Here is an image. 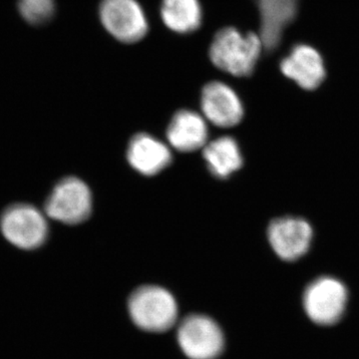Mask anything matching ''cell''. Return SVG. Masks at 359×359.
I'll use <instances>...</instances> for the list:
<instances>
[{
    "mask_svg": "<svg viewBox=\"0 0 359 359\" xmlns=\"http://www.w3.org/2000/svg\"><path fill=\"white\" fill-rule=\"evenodd\" d=\"M45 212L35 205L18 203L0 215V231L9 244L23 250L43 247L49 235Z\"/></svg>",
    "mask_w": 359,
    "mask_h": 359,
    "instance_id": "cell-2",
    "label": "cell"
},
{
    "mask_svg": "<svg viewBox=\"0 0 359 359\" xmlns=\"http://www.w3.org/2000/svg\"><path fill=\"white\" fill-rule=\"evenodd\" d=\"M127 159L139 173L155 176L169 166L172 154L163 142L151 135L140 133L135 135L130 141Z\"/></svg>",
    "mask_w": 359,
    "mask_h": 359,
    "instance_id": "cell-12",
    "label": "cell"
},
{
    "mask_svg": "<svg viewBox=\"0 0 359 359\" xmlns=\"http://www.w3.org/2000/svg\"><path fill=\"white\" fill-rule=\"evenodd\" d=\"M207 123L199 113L180 110L170 122L167 138L172 147L180 152H195L208 143Z\"/></svg>",
    "mask_w": 359,
    "mask_h": 359,
    "instance_id": "cell-13",
    "label": "cell"
},
{
    "mask_svg": "<svg viewBox=\"0 0 359 359\" xmlns=\"http://www.w3.org/2000/svg\"><path fill=\"white\" fill-rule=\"evenodd\" d=\"M201 107L208 121L221 128H231L242 121L244 107L240 97L229 85L219 81L205 84Z\"/></svg>",
    "mask_w": 359,
    "mask_h": 359,
    "instance_id": "cell-10",
    "label": "cell"
},
{
    "mask_svg": "<svg viewBox=\"0 0 359 359\" xmlns=\"http://www.w3.org/2000/svg\"><path fill=\"white\" fill-rule=\"evenodd\" d=\"M18 11L26 22L42 25L53 18L55 2L54 0H20Z\"/></svg>",
    "mask_w": 359,
    "mask_h": 359,
    "instance_id": "cell-16",
    "label": "cell"
},
{
    "mask_svg": "<svg viewBox=\"0 0 359 359\" xmlns=\"http://www.w3.org/2000/svg\"><path fill=\"white\" fill-rule=\"evenodd\" d=\"M99 18L106 32L122 43H136L148 32L147 18L137 0H102Z\"/></svg>",
    "mask_w": 359,
    "mask_h": 359,
    "instance_id": "cell-5",
    "label": "cell"
},
{
    "mask_svg": "<svg viewBox=\"0 0 359 359\" xmlns=\"http://www.w3.org/2000/svg\"><path fill=\"white\" fill-rule=\"evenodd\" d=\"M313 231L308 221L295 217L273 219L268 229V240L276 256L294 262L311 249Z\"/></svg>",
    "mask_w": 359,
    "mask_h": 359,
    "instance_id": "cell-8",
    "label": "cell"
},
{
    "mask_svg": "<svg viewBox=\"0 0 359 359\" xmlns=\"http://www.w3.org/2000/svg\"><path fill=\"white\" fill-rule=\"evenodd\" d=\"M280 68L287 79L308 91L318 89L327 78L323 56L311 45H295L283 59Z\"/></svg>",
    "mask_w": 359,
    "mask_h": 359,
    "instance_id": "cell-11",
    "label": "cell"
},
{
    "mask_svg": "<svg viewBox=\"0 0 359 359\" xmlns=\"http://www.w3.org/2000/svg\"><path fill=\"white\" fill-rule=\"evenodd\" d=\"M347 297L344 283L337 278L323 276L309 283L304 290V311L316 325H335L346 311Z\"/></svg>",
    "mask_w": 359,
    "mask_h": 359,
    "instance_id": "cell-6",
    "label": "cell"
},
{
    "mask_svg": "<svg viewBox=\"0 0 359 359\" xmlns=\"http://www.w3.org/2000/svg\"><path fill=\"white\" fill-rule=\"evenodd\" d=\"M161 18L173 32L188 34L202 25V6L199 0H162Z\"/></svg>",
    "mask_w": 359,
    "mask_h": 359,
    "instance_id": "cell-15",
    "label": "cell"
},
{
    "mask_svg": "<svg viewBox=\"0 0 359 359\" xmlns=\"http://www.w3.org/2000/svg\"><path fill=\"white\" fill-rule=\"evenodd\" d=\"M178 341L190 359H216L224 349L221 328L212 318L201 314H192L182 320Z\"/></svg>",
    "mask_w": 359,
    "mask_h": 359,
    "instance_id": "cell-7",
    "label": "cell"
},
{
    "mask_svg": "<svg viewBox=\"0 0 359 359\" xmlns=\"http://www.w3.org/2000/svg\"><path fill=\"white\" fill-rule=\"evenodd\" d=\"M264 42L259 32H242L235 27L219 30L210 45L212 65L236 77H248L256 69Z\"/></svg>",
    "mask_w": 359,
    "mask_h": 359,
    "instance_id": "cell-1",
    "label": "cell"
},
{
    "mask_svg": "<svg viewBox=\"0 0 359 359\" xmlns=\"http://www.w3.org/2000/svg\"><path fill=\"white\" fill-rule=\"evenodd\" d=\"M92 211L90 189L77 177H66L56 184L45 201L47 218L61 224H78L89 218Z\"/></svg>",
    "mask_w": 359,
    "mask_h": 359,
    "instance_id": "cell-4",
    "label": "cell"
},
{
    "mask_svg": "<svg viewBox=\"0 0 359 359\" xmlns=\"http://www.w3.org/2000/svg\"><path fill=\"white\" fill-rule=\"evenodd\" d=\"M128 308L135 325L151 332L170 330L178 316L173 295L156 285H144L135 290L130 297Z\"/></svg>",
    "mask_w": 359,
    "mask_h": 359,
    "instance_id": "cell-3",
    "label": "cell"
},
{
    "mask_svg": "<svg viewBox=\"0 0 359 359\" xmlns=\"http://www.w3.org/2000/svg\"><path fill=\"white\" fill-rule=\"evenodd\" d=\"M203 155L211 173L221 179L228 178L243 165L237 141L229 136L219 137L205 144Z\"/></svg>",
    "mask_w": 359,
    "mask_h": 359,
    "instance_id": "cell-14",
    "label": "cell"
},
{
    "mask_svg": "<svg viewBox=\"0 0 359 359\" xmlns=\"http://www.w3.org/2000/svg\"><path fill=\"white\" fill-rule=\"evenodd\" d=\"M264 50L273 52L282 44L287 29L301 11L302 0H255Z\"/></svg>",
    "mask_w": 359,
    "mask_h": 359,
    "instance_id": "cell-9",
    "label": "cell"
}]
</instances>
